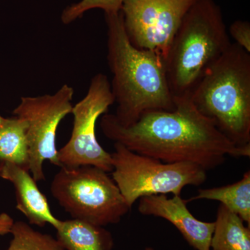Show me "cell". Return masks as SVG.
Listing matches in <instances>:
<instances>
[{"instance_id":"1","label":"cell","mask_w":250,"mask_h":250,"mask_svg":"<svg viewBox=\"0 0 250 250\" xmlns=\"http://www.w3.org/2000/svg\"><path fill=\"white\" fill-rule=\"evenodd\" d=\"M174 103L172 111L146 112L128 126L105 113L100 127L113 142L164 163H192L208 170L223 164L228 156L250 157V146L231 143L197 111L190 98Z\"/></svg>"},{"instance_id":"2","label":"cell","mask_w":250,"mask_h":250,"mask_svg":"<svg viewBox=\"0 0 250 250\" xmlns=\"http://www.w3.org/2000/svg\"><path fill=\"white\" fill-rule=\"evenodd\" d=\"M107 62L111 88L117 104L115 120L121 126L134 124L146 112L176 107L164 59L152 51L135 47L125 31L121 11L105 14Z\"/></svg>"},{"instance_id":"3","label":"cell","mask_w":250,"mask_h":250,"mask_svg":"<svg viewBox=\"0 0 250 250\" xmlns=\"http://www.w3.org/2000/svg\"><path fill=\"white\" fill-rule=\"evenodd\" d=\"M197 111L231 143L250 146V53L231 43L190 95Z\"/></svg>"},{"instance_id":"4","label":"cell","mask_w":250,"mask_h":250,"mask_svg":"<svg viewBox=\"0 0 250 250\" xmlns=\"http://www.w3.org/2000/svg\"><path fill=\"white\" fill-rule=\"evenodd\" d=\"M230 45L220 6L214 0H197L184 16L165 59L174 100L190 98L206 72Z\"/></svg>"},{"instance_id":"5","label":"cell","mask_w":250,"mask_h":250,"mask_svg":"<svg viewBox=\"0 0 250 250\" xmlns=\"http://www.w3.org/2000/svg\"><path fill=\"white\" fill-rule=\"evenodd\" d=\"M50 191L72 218L97 226L119 223L131 210L114 180L95 166L61 167Z\"/></svg>"},{"instance_id":"6","label":"cell","mask_w":250,"mask_h":250,"mask_svg":"<svg viewBox=\"0 0 250 250\" xmlns=\"http://www.w3.org/2000/svg\"><path fill=\"white\" fill-rule=\"evenodd\" d=\"M112 179L130 208L143 197L172 193L181 195L187 186L202 185L207 170L192 163H164L132 152L114 143Z\"/></svg>"},{"instance_id":"7","label":"cell","mask_w":250,"mask_h":250,"mask_svg":"<svg viewBox=\"0 0 250 250\" xmlns=\"http://www.w3.org/2000/svg\"><path fill=\"white\" fill-rule=\"evenodd\" d=\"M114 103L108 77L103 73L97 74L90 80L84 98L72 106L71 136L68 142L58 150L60 167L93 166L105 172H112L111 154L98 142L96 123Z\"/></svg>"},{"instance_id":"8","label":"cell","mask_w":250,"mask_h":250,"mask_svg":"<svg viewBox=\"0 0 250 250\" xmlns=\"http://www.w3.org/2000/svg\"><path fill=\"white\" fill-rule=\"evenodd\" d=\"M74 93L72 87L64 84L52 95L22 97L13 111L15 117L27 123L29 172L36 182L45 179L44 161L60 167L56 147L57 129L62 120L72 113Z\"/></svg>"},{"instance_id":"9","label":"cell","mask_w":250,"mask_h":250,"mask_svg":"<svg viewBox=\"0 0 250 250\" xmlns=\"http://www.w3.org/2000/svg\"><path fill=\"white\" fill-rule=\"evenodd\" d=\"M197 0H124L125 29L137 48L164 59L184 16Z\"/></svg>"},{"instance_id":"10","label":"cell","mask_w":250,"mask_h":250,"mask_svg":"<svg viewBox=\"0 0 250 250\" xmlns=\"http://www.w3.org/2000/svg\"><path fill=\"white\" fill-rule=\"evenodd\" d=\"M187 204L181 195H174L172 198L166 195H149L140 198L139 211L170 222L195 250H210L214 222L199 220L188 209Z\"/></svg>"},{"instance_id":"11","label":"cell","mask_w":250,"mask_h":250,"mask_svg":"<svg viewBox=\"0 0 250 250\" xmlns=\"http://www.w3.org/2000/svg\"><path fill=\"white\" fill-rule=\"evenodd\" d=\"M0 177L13 184L16 192V208L31 225L43 228L46 224L59 228L62 221L56 218L47 198L38 188L29 171L11 163L0 164Z\"/></svg>"},{"instance_id":"12","label":"cell","mask_w":250,"mask_h":250,"mask_svg":"<svg viewBox=\"0 0 250 250\" xmlns=\"http://www.w3.org/2000/svg\"><path fill=\"white\" fill-rule=\"evenodd\" d=\"M56 230L57 239L65 250H111L113 247L109 231L82 220L62 221Z\"/></svg>"},{"instance_id":"13","label":"cell","mask_w":250,"mask_h":250,"mask_svg":"<svg viewBox=\"0 0 250 250\" xmlns=\"http://www.w3.org/2000/svg\"><path fill=\"white\" fill-rule=\"evenodd\" d=\"M210 250H250V227L236 213L219 206Z\"/></svg>"},{"instance_id":"14","label":"cell","mask_w":250,"mask_h":250,"mask_svg":"<svg viewBox=\"0 0 250 250\" xmlns=\"http://www.w3.org/2000/svg\"><path fill=\"white\" fill-rule=\"evenodd\" d=\"M208 200L220 202L238 215L250 227V171L243 174L241 180L225 187L200 189L195 196L186 202Z\"/></svg>"},{"instance_id":"15","label":"cell","mask_w":250,"mask_h":250,"mask_svg":"<svg viewBox=\"0 0 250 250\" xmlns=\"http://www.w3.org/2000/svg\"><path fill=\"white\" fill-rule=\"evenodd\" d=\"M26 130L27 123L24 120L7 118L0 128V164L11 163L29 172Z\"/></svg>"},{"instance_id":"16","label":"cell","mask_w":250,"mask_h":250,"mask_svg":"<svg viewBox=\"0 0 250 250\" xmlns=\"http://www.w3.org/2000/svg\"><path fill=\"white\" fill-rule=\"evenodd\" d=\"M10 233L13 238L7 250H65L57 238L36 231L24 222L14 223Z\"/></svg>"},{"instance_id":"17","label":"cell","mask_w":250,"mask_h":250,"mask_svg":"<svg viewBox=\"0 0 250 250\" xmlns=\"http://www.w3.org/2000/svg\"><path fill=\"white\" fill-rule=\"evenodd\" d=\"M123 1L124 0H82L67 6L62 11V21L63 24H70L91 9H102L104 14L118 13L121 11Z\"/></svg>"},{"instance_id":"18","label":"cell","mask_w":250,"mask_h":250,"mask_svg":"<svg viewBox=\"0 0 250 250\" xmlns=\"http://www.w3.org/2000/svg\"><path fill=\"white\" fill-rule=\"evenodd\" d=\"M228 33L236 45L250 53V24L248 21H235L230 26Z\"/></svg>"},{"instance_id":"19","label":"cell","mask_w":250,"mask_h":250,"mask_svg":"<svg viewBox=\"0 0 250 250\" xmlns=\"http://www.w3.org/2000/svg\"><path fill=\"white\" fill-rule=\"evenodd\" d=\"M6 121H7V118H4L2 116H0V128L3 126V125L6 123Z\"/></svg>"},{"instance_id":"20","label":"cell","mask_w":250,"mask_h":250,"mask_svg":"<svg viewBox=\"0 0 250 250\" xmlns=\"http://www.w3.org/2000/svg\"><path fill=\"white\" fill-rule=\"evenodd\" d=\"M144 250H154V249H153L152 248H150V247H147V248H146Z\"/></svg>"}]
</instances>
